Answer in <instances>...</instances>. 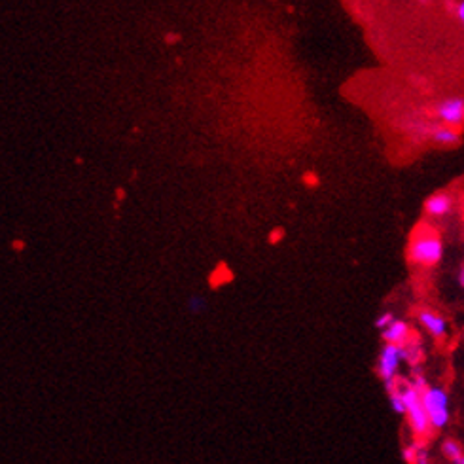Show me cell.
I'll list each match as a JSON object with an SVG mask.
<instances>
[{
	"mask_svg": "<svg viewBox=\"0 0 464 464\" xmlns=\"http://www.w3.org/2000/svg\"><path fill=\"white\" fill-rule=\"evenodd\" d=\"M408 258L415 266L423 268H434L443 258V243L441 237L436 233V229L428 226H419L409 239Z\"/></svg>",
	"mask_w": 464,
	"mask_h": 464,
	"instance_id": "1",
	"label": "cell"
},
{
	"mask_svg": "<svg viewBox=\"0 0 464 464\" xmlns=\"http://www.w3.org/2000/svg\"><path fill=\"white\" fill-rule=\"evenodd\" d=\"M402 394H404V402H406V415H408L411 430L417 436H426L432 428V423H430V417H428L425 404H423V393L413 385H408L402 386Z\"/></svg>",
	"mask_w": 464,
	"mask_h": 464,
	"instance_id": "2",
	"label": "cell"
},
{
	"mask_svg": "<svg viewBox=\"0 0 464 464\" xmlns=\"http://www.w3.org/2000/svg\"><path fill=\"white\" fill-rule=\"evenodd\" d=\"M423 404H425L426 413L430 417L432 428H445L451 419V409H449V394L441 386H426L423 391Z\"/></svg>",
	"mask_w": 464,
	"mask_h": 464,
	"instance_id": "3",
	"label": "cell"
},
{
	"mask_svg": "<svg viewBox=\"0 0 464 464\" xmlns=\"http://www.w3.org/2000/svg\"><path fill=\"white\" fill-rule=\"evenodd\" d=\"M402 360H406L404 356V345H396V343H385L381 349L378 360V375L383 381H393L396 379L398 368H400Z\"/></svg>",
	"mask_w": 464,
	"mask_h": 464,
	"instance_id": "4",
	"label": "cell"
},
{
	"mask_svg": "<svg viewBox=\"0 0 464 464\" xmlns=\"http://www.w3.org/2000/svg\"><path fill=\"white\" fill-rule=\"evenodd\" d=\"M436 116L441 124L451 127H461L464 124V99L448 97L436 104Z\"/></svg>",
	"mask_w": 464,
	"mask_h": 464,
	"instance_id": "5",
	"label": "cell"
},
{
	"mask_svg": "<svg viewBox=\"0 0 464 464\" xmlns=\"http://www.w3.org/2000/svg\"><path fill=\"white\" fill-rule=\"evenodd\" d=\"M419 324L425 328L432 338L436 339H441L448 336L449 332V324L448 321L443 318L441 315H438V313H434V311H430V309H423L421 313H419Z\"/></svg>",
	"mask_w": 464,
	"mask_h": 464,
	"instance_id": "6",
	"label": "cell"
},
{
	"mask_svg": "<svg viewBox=\"0 0 464 464\" xmlns=\"http://www.w3.org/2000/svg\"><path fill=\"white\" fill-rule=\"evenodd\" d=\"M453 197L445 192H438L425 201V213L432 218H443L453 211Z\"/></svg>",
	"mask_w": 464,
	"mask_h": 464,
	"instance_id": "7",
	"label": "cell"
},
{
	"mask_svg": "<svg viewBox=\"0 0 464 464\" xmlns=\"http://www.w3.org/2000/svg\"><path fill=\"white\" fill-rule=\"evenodd\" d=\"M385 343H396V345H406L411 336V328L406 321L394 318L393 323L386 326L385 330H381Z\"/></svg>",
	"mask_w": 464,
	"mask_h": 464,
	"instance_id": "8",
	"label": "cell"
},
{
	"mask_svg": "<svg viewBox=\"0 0 464 464\" xmlns=\"http://www.w3.org/2000/svg\"><path fill=\"white\" fill-rule=\"evenodd\" d=\"M432 141L436 144H440V146H455L461 141V135L456 131V127L443 124V126L436 127L432 131Z\"/></svg>",
	"mask_w": 464,
	"mask_h": 464,
	"instance_id": "9",
	"label": "cell"
},
{
	"mask_svg": "<svg viewBox=\"0 0 464 464\" xmlns=\"http://www.w3.org/2000/svg\"><path fill=\"white\" fill-rule=\"evenodd\" d=\"M231 279H233V273L229 271L228 266L226 264H218L214 271L209 277V284L213 286V288H218V286H224V284L231 283Z\"/></svg>",
	"mask_w": 464,
	"mask_h": 464,
	"instance_id": "10",
	"label": "cell"
},
{
	"mask_svg": "<svg viewBox=\"0 0 464 464\" xmlns=\"http://www.w3.org/2000/svg\"><path fill=\"white\" fill-rule=\"evenodd\" d=\"M404 356L409 364H417L421 362L423 358V349H421V343L415 341V339H409L408 343L404 345Z\"/></svg>",
	"mask_w": 464,
	"mask_h": 464,
	"instance_id": "11",
	"label": "cell"
},
{
	"mask_svg": "<svg viewBox=\"0 0 464 464\" xmlns=\"http://www.w3.org/2000/svg\"><path fill=\"white\" fill-rule=\"evenodd\" d=\"M388 400H391V408L398 415H406V402H404V394H402L400 386L396 385L388 391Z\"/></svg>",
	"mask_w": 464,
	"mask_h": 464,
	"instance_id": "12",
	"label": "cell"
},
{
	"mask_svg": "<svg viewBox=\"0 0 464 464\" xmlns=\"http://www.w3.org/2000/svg\"><path fill=\"white\" fill-rule=\"evenodd\" d=\"M441 453H443V456L448 459V461H451V463H455L459 456L463 455V445L459 443V441L455 440H445L443 441V445H441Z\"/></svg>",
	"mask_w": 464,
	"mask_h": 464,
	"instance_id": "13",
	"label": "cell"
},
{
	"mask_svg": "<svg viewBox=\"0 0 464 464\" xmlns=\"http://www.w3.org/2000/svg\"><path fill=\"white\" fill-rule=\"evenodd\" d=\"M205 307H207V301H205L203 296H192V298L188 299V309L192 313H196V315L203 313Z\"/></svg>",
	"mask_w": 464,
	"mask_h": 464,
	"instance_id": "14",
	"label": "cell"
},
{
	"mask_svg": "<svg viewBox=\"0 0 464 464\" xmlns=\"http://www.w3.org/2000/svg\"><path fill=\"white\" fill-rule=\"evenodd\" d=\"M301 182H303L305 188L315 189L321 186V176H318L315 171H307V173H303V176H301Z\"/></svg>",
	"mask_w": 464,
	"mask_h": 464,
	"instance_id": "15",
	"label": "cell"
},
{
	"mask_svg": "<svg viewBox=\"0 0 464 464\" xmlns=\"http://www.w3.org/2000/svg\"><path fill=\"white\" fill-rule=\"evenodd\" d=\"M393 321H394L393 313H391V311H385V313H381V315H379L378 318H375V323H373V326H375V328H379V330H385L386 326L393 323Z\"/></svg>",
	"mask_w": 464,
	"mask_h": 464,
	"instance_id": "16",
	"label": "cell"
},
{
	"mask_svg": "<svg viewBox=\"0 0 464 464\" xmlns=\"http://www.w3.org/2000/svg\"><path fill=\"white\" fill-rule=\"evenodd\" d=\"M417 449H419V443H413V445H408V448L402 451V456H404V461L406 463H415L417 461Z\"/></svg>",
	"mask_w": 464,
	"mask_h": 464,
	"instance_id": "17",
	"label": "cell"
},
{
	"mask_svg": "<svg viewBox=\"0 0 464 464\" xmlns=\"http://www.w3.org/2000/svg\"><path fill=\"white\" fill-rule=\"evenodd\" d=\"M284 235H286V231H284V228H273V229H271V231H269L268 243L269 244H279L284 239Z\"/></svg>",
	"mask_w": 464,
	"mask_h": 464,
	"instance_id": "18",
	"label": "cell"
},
{
	"mask_svg": "<svg viewBox=\"0 0 464 464\" xmlns=\"http://www.w3.org/2000/svg\"><path fill=\"white\" fill-rule=\"evenodd\" d=\"M417 464H426L428 463V451H426L425 445H421L419 443V449H417V461H415Z\"/></svg>",
	"mask_w": 464,
	"mask_h": 464,
	"instance_id": "19",
	"label": "cell"
},
{
	"mask_svg": "<svg viewBox=\"0 0 464 464\" xmlns=\"http://www.w3.org/2000/svg\"><path fill=\"white\" fill-rule=\"evenodd\" d=\"M411 385L415 386V388H419L421 393H423L426 386H428V385H426V379L423 378V375H415V378H413V381H411Z\"/></svg>",
	"mask_w": 464,
	"mask_h": 464,
	"instance_id": "20",
	"label": "cell"
},
{
	"mask_svg": "<svg viewBox=\"0 0 464 464\" xmlns=\"http://www.w3.org/2000/svg\"><path fill=\"white\" fill-rule=\"evenodd\" d=\"M455 16H456V19L464 25V0H459V2H456Z\"/></svg>",
	"mask_w": 464,
	"mask_h": 464,
	"instance_id": "21",
	"label": "cell"
},
{
	"mask_svg": "<svg viewBox=\"0 0 464 464\" xmlns=\"http://www.w3.org/2000/svg\"><path fill=\"white\" fill-rule=\"evenodd\" d=\"M124 199H126V192H124V188H118L116 189V207H118Z\"/></svg>",
	"mask_w": 464,
	"mask_h": 464,
	"instance_id": "22",
	"label": "cell"
},
{
	"mask_svg": "<svg viewBox=\"0 0 464 464\" xmlns=\"http://www.w3.org/2000/svg\"><path fill=\"white\" fill-rule=\"evenodd\" d=\"M14 251H23V246H25V243L23 241H14Z\"/></svg>",
	"mask_w": 464,
	"mask_h": 464,
	"instance_id": "23",
	"label": "cell"
},
{
	"mask_svg": "<svg viewBox=\"0 0 464 464\" xmlns=\"http://www.w3.org/2000/svg\"><path fill=\"white\" fill-rule=\"evenodd\" d=\"M459 284L464 288V266L461 268V271H459Z\"/></svg>",
	"mask_w": 464,
	"mask_h": 464,
	"instance_id": "24",
	"label": "cell"
},
{
	"mask_svg": "<svg viewBox=\"0 0 464 464\" xmlns=\"http://www.w3.org/2000/svg\"><path fill=\"white\" fill-rule=\"evenodd\" d=\"M453 464H464V453L461 456H459V459H456V461Z\"/></svg>",
	"mask_w": 464,
	"mask_h": 464,
	"instance_id": "25",
	"label": "cell"
},
{
	"mask_svg": "<svg viewBox=\"0 0 464 464\" xmlns=\"http://www.w3.org/2000/svg\"><path fill=\"white\" fill-rule=\"evenodd\" d=\"M419 2H426V0H419Z\"/></svg>",
	"mask_w": 464,
	"mask_h": 464,
	"instance_id": "26",
	"label": "cell"
}]
</instances>
